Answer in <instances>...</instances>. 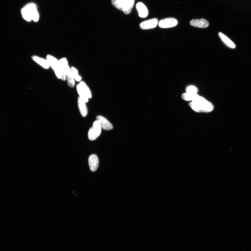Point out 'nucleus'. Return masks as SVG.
<instances>
[{
    "instance_id": "nucleus-8",
    "label": "nucleus",
    "mask_w": 251,
    "mask_h": 251,
    "mask_svg": "<svg viewBox=\"0 0 251 251\" xmlns=\"http://www.w3.org/2000/svg\"><path fill=\"white\" fill-rule=\"evenodd\" d=\"M158 24V19L153 18L142 22L140 24V27L143 30L150 29L155 28Z\"/></svg>"
},
{
    "instance_id": "nucleus-6",
    "label": "nucleus",
    "mask_w": 251,
    "mask_h": 251,
    "mask_svg": "<svg viewBox=\"0 0 251 251\" xmlns=\"http://www.w3.org/2000/svg\"><path fill=\"white\" fill-rule=\"evenodd\" d=\"M101 128L100 124L97 120L94 122L93 126L89 131L88 137L91 141H94L100 135Z\"/></svg>"
},
{
    "instance_id": "nucleus-14",
    "label": "nucleus",
    "mask_w": 251,
    "mask_h": 251,
    "mask_svg": "<svg viewBox=\"0 0 251 251\" xmlns=\"http://www.w3.org/2000/svg\"><path fill=\"white\" fill-rule=\"evenodd\" d=\"M78 105L81 115L83 117H86L88 113L86 103L83 101L80 97L78 98Z\"/></svg>"
},
{
    "instance_id": "nucleus-15",
    "label": "nucleus",
    "mask_w": 251,
    "mask_h": 251,
    "mask_svg": "<svg viewBox=\"0 0 251 251\" xmlns=\"http://www.w3.org/2000/svg\"><path fill=\"white\" fill-rule=\"evenodd\" d=\"M218 35L222 41L228 47L232 49L235 48L236 47V45L228 37L226 36L223 33L221 32L219 33Z\"/></svg>"
},
{
    "instance_id": "nucleus-7",
    "label": "nucleus",
    "mask_w": 251,
    "mask_h": 251,
    "mask_svg": "<svg viewBox=\"0 0 251 251\" xmlns=\"http://www.w3.org/2000/svg\"><path fill=\"white\" fill-rule=\"evenodd\" d=\"M178 21L177 19L174 18L169 17L161 20L159 22V26L160 28H167L174 27L177 25Z\"/></svg>"
},
{
    "instance_id": "nucleus-17",
    "label": "nucleus",
    "mask_w": 251,
    "mask_h": 251,
    "mask_svg": "<svg viewBox=\"0 0 251 251\" xmlns=\"http://www.w3.org/2000/svg\"><path fill=\"white\" fill-rule=\"evenodd\" d=\"M199 96L197 94H192L186 93L182 94V98L185 101H193L196 99Z\"/></svg>"
},
{
    "instance_id": "nucleus-9",
    "label": "nucleus",
    "mask_w": 251,
    "mask_h": 251,
    "mask_svg": "<svg viewBox=\"0 0 251 251\" xmlns=\"http://www.w3.org/2000/svg\"><path fill=\"white\" fill-rule=\"evenodd\" d=\"M97 120L98 121L101 129L106 131L111 130L113 129V126L107 119L101 115L97 117Z\"/></svg>"
},
{
    "instance_id": "nucleus-4",
    "label": "nucleus",
    "mask_w": 251,
    "mask_h": 251,
    "mask_svg": "<svg viewBox=\"0 0 251 251\" xmlns=\"http://www.w3.org/2000/svg\"><path fill=\"white\" fill-rule=\"evenodd\" d=\"M62 69L67 77L68 83L69 87H73L74 86V79L73 77L72 71L69 67L68 63L66 59L63 58L59 61Z\"/></svg>"
},
{
    "instance_id": "nucleus-10",
    "label": "nucleus",
    "mask_w": 251,
    "mask_h": 251,
    "mask_svg": "<svg viewBox=\"0 0 251 251\" xmlns=\"http://www.w3.org/2000/svg\"><path fill=\"white\" fill-rule=\"evenodd\" d=\"M89 166L91 171L95 172L97 170L99 165V159L96 155L92 154L89 156L88 159Z\"/></svg>"
},
{
    "instance_id": "nucleus-19",
    "label": "nucleus",
    "mask_w": 251,
    "mask_h": 251,
    "mask_svg": "<svg viewBox=\"0 0 251 251\" xmlns=\"http://www.w3.org/2000/svg\"><path fill=\"white\" fill-rule=\"evenodd\" d=\"M72 71L73 77L74 79H75L77 81H80L81 80V78L78 74V71L75 68L72 67L71 69Z\"/></svg>"
},
{
    "instance_id": "nucleus-13",
    "label": "nucleus",
    "mask_w": 251,
    "mask_h": 251,
    "mask_svg": "<svg viewBox=\"0 0 251 251\" xmlns=\"http://www.w3.org/2000/svg\"><path fill=\"white\" fill-rule=\"evenodd\" d=\"M123 2V11L128 15L131 13L134 3V0H122Z\"/></svg>"
},
{
    "instance_id": "nucleus-3",
    "label": "nucleus",
    "mask_w": 251,
    "mask_h": 251,
    "mask_svg": "<svg viewBox=\"0 0 251 251\" xmlns=\"http://www.w3.org/2000/svg\"><path fill=\"white\" fill-rule=\"evenodd\" d=\"M47 60L49 62L50 66L52 67L54 70L57 77L63 80H65L66 76L60 65L59 61L54 57L51 55H48L47 57Z\"/></svg>"
},
{
    "instance_id": "nucleus-12",
    "label": "nucleus",
    "mask_w": 251,
    "mask_h": 251,
    "mask_svg": "<svg viewBox=\"0 0 251 251\" xmlns=\"http://www.w3.org/2000/svg\"><path fill=\"white\" fill-rule=\"evenodd\" d=\"M136 7L140 17L145 18L147 17L148 15V10L143 3H138L136 5Z\"/></svg>"
},
{
    "instance_id": "nucleus-16",
    "label": "nucleus",
    "mask_w": 251,
    "mask_h": 251,
    "mask_svg": "<svg viewBox=\"0 0 251 251\" xmlns=\"http://www.w3.org/2000/svg\"><path fill=\"white\" fill-rule=\"evenodd\" d=\"M32 59L41 66L46 69H49L50 65L49 62L47 60H45L43 58H41L37 56H34L32 57Z\"/></svg>"
},
{
    "instance_id": "nucleus-11",
    "label": "nucleus",
    "mask_w": 251,
    "mask_h": 251,
    "mask_svg": "<svg viewBox=\"0 0 251 251\" xmlns=\"http://www.w3.org/2000/svg\"><path fill=\"white\" fill-rule=\"evenodd\" d=\"M190 24L192 26L200 28H206L209 25L208 21L203 18L192 20L190 21Z\"/></svg>"
},
{
    "instance_id": "nucleus-5",
    "label": "nucleus",
    "mask_w": 251,
    "mask_h": 251,
    "mask_svg": "<svg viewBox=\"0 0 251 251\" xmlns=\"http://www.w3.org/2000/svg\"><path fill=\"white\" fill-rule=\"evenodd\" d=\"M77 90L80 97L85 103L88 102L89 99L91 98L92 94L90 89L83 82L77 85Z\"/></svg>"
},
{
    "instance_id": "nucleus-20",
    "label": "nucleus",
    "mask_w": 251,
    "mask_h": 251,
    "mask_svg": "<svg viewBox=\"0 0 251 251\" xmlns=\"http://www.w3.org/2000/svg\"><path fill=\"white\" fill-rule=\"evenodd\" d=\"M197 92H198V90L196 87L192 85L188 87L186 89V93H188L196 94Z\"/></svg>"
},
{
    "instance_id": "nucleus-2",
    "label": "nucleus",
    "mask_w": 251,
    "mask_h": 251,
    "mask_svg": "<svg viewBox=\"0 0 251 251\" xmlns=\"http://www.w3.org/2000/svg\"><path fill=\"white\" fill-rule=\"evenodd\" d=\"M21 13L24 18L28 21L32 20L35 22L38 20L39 15L36 5L33 3L26 5L21 10Z\"/></svg>"
},
{
    "instance_id": "nucleus-1",
    "label": "nucleus",
    "mask_w": 251,
    "mask_h": 251,
    "mask_svg": "<svg viewBox=\"0 0 251 251\" xmlns=\"http://www.w3.org/2000/svg\"><path fill=\"white\" fill-rule=\"evenodd\" d=\"M189 105L192 109L199 113H209L214 109V106L212 103L200 96L190 102Z\"/></svg>"
},
{
    "instance_id": "nucleus-18",
    "label": "nucleus",
    "mask_w": 251,
    "mask_h": 251,
    "mask_svg": "<svg viewBox=\"0 0 251 251\" xmlns=\"http://www.w3.org/2000/svg\"><path fill=\"white\" fill-rule=\"evenodd\" d=\"M112 4L118 10L123 11V2L122 0H112Z\"/></svg>"
}]
</instances>
